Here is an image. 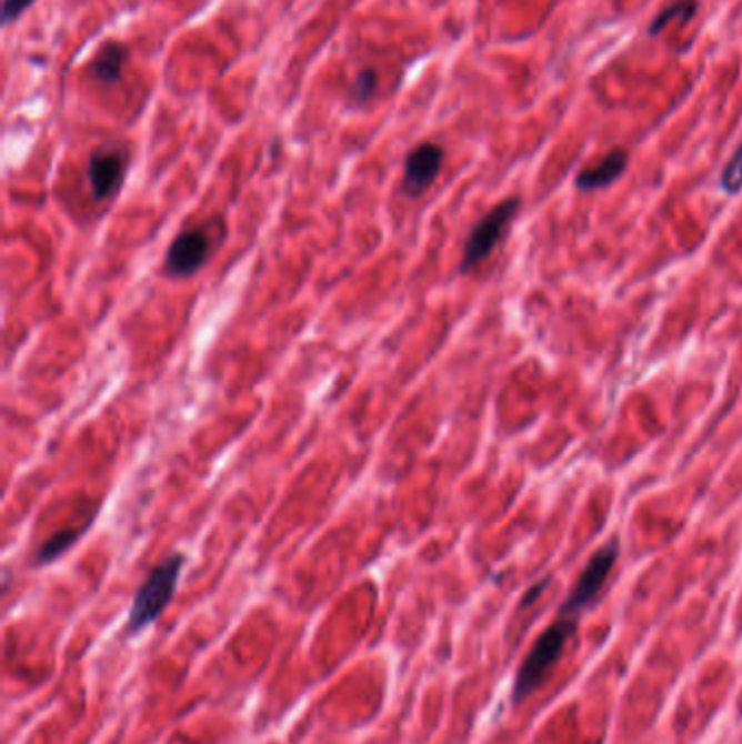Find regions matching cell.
Returning a JSON list of instances; mask_svg holds the SVG:
<instances>
[{"instance_id": "cell-10", "label": "cell", "mask_w": 742, "mask_h": 744, "mask_svg": "<svg viewBox=\"0 0 742 744\" xmlns=\"http://www.w3.org/2000/svg\"><path fill=\"white\" fill-rule=\"evenodd\" d=\"M90 530V523L77 527V530H61V532L53 533L49 540L42 542V546L36 553V564L38 566H47L53 564L54 560H59L61 555H66L83 535Z\"/></svg>"}, {"instance_id": "cell-14", "label": "cell", "mask_w": 742, "mask_h": 744, "mask_svg": "<svg viewBox=\"0 0 742 744\" xmlns=\"http://www.w3.org/2000/svg\"><path fill=\"white\" fill-rule=\"evenodd\" d=\"M36 0H4L2 2V22H11L18 20Z\"/></svg>"}, {"instance_id": "cell-12", "label": "cell", "mask_w": 742, "mask_h": 744, "mask_svg": "<svg viewBox=\"0 0 742 744\" xmlns=\"http://www.w3.org/2000/svg\"><path fill=\"white\" fill-rule=\"evenodd\" d=\"M377 81H379V77H377V72H374L372 68L360 70V74L353 79V83H351V88H349V99H351V103H355V105H364V103L371 99L372 94H374V90H377Z\"/></svg>"}, {"instance_id": "cell-11", "label": "cell", "mask_w": 742, "mask_h": 744, "mask_svg": "<svg viewBox=\"0 0 742 744\" xmlns=\"http://www.w3.org/2000/svg\"><path fill=\"white\" fill-rule=\"evenodd\" d=\"M696 0H675L673 4L664 7L655 20L649 27L651 36H658L662 29H666L671 22H689L690 18L696 13Z\"/></svg>"}, {"instance_id": "cell-2", "label": "cell", "mask_w": 742, "mask_h": 744, "mask_svg": "<svg viewBox=\"0 0 742 744\" xmlns=\"http://www.w3.org/2000/svg\"><path fill=\"white\" fill-rule=\"evenodd\" d=\"M183 566H186V555L183 553H170L149 573V577L140 584V587L133 594L129 616H127V625H124L127 636L144 632L166 612V607L174 599Z\"/></svg>"}, {"instance_id": "cell-9", "label": "cell", "mask_w": 742, "mask_h": 744, "mask_svg": "<svg viewBox=\"0 0 742 744\" xmlns=\"http://www.w3.org/2000/svg\"><path fill=\"white\" fill-rule=\"evenodd\" d=\"M124 61H127V49L122 44L107 42L106 47L94 57L90 68H92L94 79H99L106 86H111V83L120 81Z\"/></svg>"}, {"instance_id": "cell-5", "label": "cell", "mask_w": 742, "mask_h": 744, "mask_svg": "<svg viewBox=\"0 0 742 744\" xmlns=\"http://www.w3.org/2000/svg\"><path fill=\"white\" fill-rule=\"evenodd\" d=\"M616 557H619V544L612 540L608 542L603 549H599L590 562L585 564L580 580L575 587L571 590L569 599L564 601V605L560 607V614H566V616H575L580 619L583 614V610H588L590 605L596 603L603 585L608 582L614 564H616Z\"/></svg>"}, {"instance_id": "cell-8", "label": "cell", "mask_w": 742, "mask_h": 744, "mask_svg": "<svg viewBox=\"0 0 742 744\" xmlns=\"http://www.w3.org/2000/svg\"><path fill=\"white\" fill-rule=\"evenodd\" d=\"M625 168H628V153L616 149L610 155H605L599 163L583 168L582 172L578 174V188L580 190L605 188V185L614 183L625 172Z\"/></svg>"}, {"instance_id": "cell-4", "label": "cell", "mask_w": 742, "mask_h": 744, "mask_svg": "<svg viewBox=\"0 0 742 744\" xmlns=\"http://www.w3.org/2000/svg\"><path fill=\"white\" fill-rule=\"evenodd\" d=\"M213 233L210 224L183 229L168 247L163 274L170 279H188L197 274L212 258Z\"/></svg>"}, {"instance_id": "cell-1", "label": "cell", "mask_w": 742, "mask_h": 744, "mask_svg": "<svg viewBox=\"0 0 742 744\" xmlns=\"http://www.w3.org/2000/svg\"><path fill=\"white\" fill-rule=\"evenodd\" d=\"M578 623H580V619L558 612V619L538 636L530 653H528V657L523 660V664L517 673V680H514L512 703H517V705L523 703L528 696H531L547 682L549 673L562 660L569 640L575 636Z\"/></svg>"}, {"instance_id": "cell-6", "label": "cell", "mask_w": 742, "mask_h": 744, "mask_svg": "<svg viewBox=\"0 0 742 744\" xmlns=\"http://www.w3.org/2000/svg\"><path fill=\"white\" fill-rule=\"evenodd\" d=\"M129 153L120 144H103L88 160V183L97 201H113L124 185Z\"/></svg>"}, {"instance_id": "cell-3", "label": "cell", "mask_w": 742, "mask_h": 744, "mask_svg": "<svg viewBox=\"0 0 742 744\" xmlns=\"http://www.w3.org/2000/svg\"><path fill=\"white\" fill-rule=\"evenodd\" d=\"M521 208L519 199H505L503 203H499L497 208H492L490 212L485 213L478 224L471 229L467 244H464V258L460 270L469 272L473 268L479 267L483 260H488L494 251V247L503 240L510 222L514 220V215Z\"/></svg>"}, {"instance_id": "cell-13", "label": "cell", "mask_w": 742, "mask_h": 744, "mask_svg": "<svg viewBox=\"0 0 742 744\" xmlns=\"http://www.w3.org/2000/svg\"><path fill=\"white\" fill-rule=\"evenodd\" d=\"M721 185L730 192V194H736L741 192L742 188V147H739V151L734 153V158L730 160V163L725 165L723 174H721Z\"/></svg>"}, {"instance_id": "cell-7", "label": "cell", "mask_w": 742, "mask_h": 744, "mask_svg": "<svg viewBox=\"0 0 742 744\" xmlns=\"http://www.w3.org/2000/svg\"><path fill=\"white\" fill-rule=\"evenodd\" d=\"M444 160V151L440 144L424 142L417 149L410 151L403 165V179H401V192L408 199H419L433 185V181L440 174Z\"/></svg>"}]
</instances>
